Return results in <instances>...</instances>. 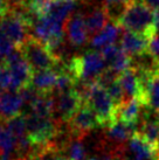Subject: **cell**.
Here are the masks:
<instances>
[{
	"label": "cell",
	"instance_id": "6da1fadb",
	"mask_svg": "<svg viewBox=\"0 0 159 160\" xmlns=\"http://www.w3.org/2000/svg\"><path fill=\"white\" fill-rule=\"evenodd\" d=\"M116 22L123 29L145 36L149 40L157 34L155 27V11L143 0H133L126 5Z\"/></svg>",
	"mask_w": 159,
	"mask_h": 160
},
{
	"label": "cell",
	"instance_id": "7a4b0ae2",
	"mask_svg": "<svg viewBox=\"0 0 159 160\" xmlns=\"http://www.w3.org/2000/svg\"><path fill=\"white\" fill-rule=\"evenodd\" d=\"M19 50L21 52L27 63L31 66L33 72L41 70L55 71L62 62L61 58L53 55L39 40L34 39L32 35L21 47H19Z\"/></svg>",
	"mask_w": 159,
	"mask_h": 160
},
{
	"label": "cell",
	"instance_id": "3957f363",
	"mask_svg": "<svg viewBox=\"0 0 159 160\" xmlns=\"http://www.w3.org/2000/svg\"><path fill=\"white\" fill-rule=\"evenodd\" d=\"M106 69V62L101 53L88 52L82 56L74 58L67 64V71L75 81L93 82Z\"/></svg>",
	"mask_w": 159,
	"mask_h": 160
},
{
	"label": "cell",
	"instance_id": "277c9868",
	"mask_svg": "<svg viewBox=\"0 0 159 160\" xmlns=\"http://www.w3.org/2000/svg\"><path fill=\"white\" fill-rule=\"evenodd\" d=\"M85 104H88L95 111L98 118L100 126L109 128L115 122V105L106 89L98 85L96 81H93L90 83Z\"/></svg>",
	"mask_w": 159,
	"mask_h": 160
},
{
	"label": "cell",
	"instance_id": "5b68a950",
	"mask_svg": "<svg viewBox=\"0 0 159 160\" xmlns=\"http://www.w3.org/2000/svg\"><path fill=\"white\" fill-rule=\"evenodd\" d=\"M25 117L27 136L33 145L47 146L53 142L59 132L58 120H54L53 117H42L33 113H28Z\"/></svg>",
	"mask_w": 159,
	"mask_h": 160
},
{
	"label": "cell",
	"instance_id": "8992f818",
	"mask_svg": "<svg viewBox=\"0 0 159 160\" xmlns=\"http://www.w3.org/2000/svg\"><path fill=\"white\" fill-rule=\"evenodd\" d=\"M0 29L17 48L21 47L25 41L29 38V25L26 19L20 14L11 11H8V13L0 20Z\"/></svg>",
	"mask_w": 159,
	"mask_h": 160
},
{
	"label": "cell",
	"instance_id": "52a82bcc",
	"mask_svg": "<svg viewBox=\"0 0 159 160\" xmlns=\"http://www.w3.org/2000/svg\"><path fill=\"white\" fill-rule=\"evenodd\" d=\"M69 129L73 133L81 138L85 132H89L96 126H100L98 118L95 111L88 104H83L69 120Z\"/></svg>",
	"mask_w": 159,
	"mask_h": 160
},
{
	"label": "cell",
	"instance_id": "ba28073f",
	"mask_svg": "<svg viewBox=\"0 0 159 160\" xmlns=\"http://www.w3.org/2000/svg\"><path fill=\"white\" fill-rule=\"evenodd\" d=\"M83 101L80 97L75 90L71 89L70 91L58 95V99L55 101V111L61 118V122L69 123V120L73 118L77 110L82 107Z\"/></svg>",
	"mask_w": 159,
	"mask_h": 160
},
{
	"label": "cell",
	"instance_id": "9c48e42d",
	"mask_svg": "<svg viewBox=\"0 0 159 160\" xmlns=\"http://www.w3.org/2000/svg\"><path fill=\"white\" fill-rule=\"evenodd\" d=\"M147 45L149 39L145 36L125 31L122 36V49L126 54L132 56H141L147 53Z\"/></svg>",
	"mask_w": 159,
	"mask_h": 160
},
{
	"label": "cell",
	"instance_id": "30bf717a",
	"mask_svg": "<svg viewBox=\"0 0 159 160\" xmlns=\"http://www.w3.org/2000/svg\"><path fill=\"white\" fill-rule=\"evenodd\" d=\"M66 32L71 45L76 47L84 45L88 40L89 34L87 31L85 21H84V18H82L81 15H74L67 20Z\"/></svg>",
	"mask_w": 159,
	"mask_h": 160
},
{
	"label": "cell",
	"instance_id": "8fae6325",
	"mask_svg": "<svg viewBox=\"0 0 159 160\" xmlns=\"http://www.w3.org/2000/svg\"><path fill=\"white\" fill-rule=\"evenodd\" d=\"M23 103L18 92H4L0 98V118L8 120L18 116Z\"/></svg>",
	"mask_w": 159,
	"mask_h": 160
},
{
	"label": "cell",
	"instance_id": "7c38bea8",
	"mask_svg": "<svg viewBox=\"0 0 159 160\" xmlns=\"http://www.w3.org/2000/svg\"><path fill=\"white\" fill-rule=\"evenodd\" d=\"M59 74L54 70H41L33 72L31 80L32 88L42 93H50L54 90V87L56 84Z\"/></svg>",
	"mask_w": 159,
	"mask_h": 160
},
{
	"label": "cell",
	"instance_id": "4fadbf2b",
	"mask_svg": "<svg viewBox=\"0 0 159 160\" xmlns=\"http://www.w3.org/2000/svg\"><path fill=\"white\" fill-rule=\"evenodd\" d=\"M137 123H124L121 120H116L108 128V138L112 142H124L128 139H131L135 133H137Z\"/></svg>",
	"mask_w": 159,
	"mask_h": 160
},
{
	"label": "cell",
	"instance_id": "5bb4252c",
	"mask_svg": "<svg viewBox=\"0 0 159 160\" xmlns=\"http://www.w3.org/2000/svg\"><path fill=\"white\" fill-rule=\"evenodd\" d=\"M137 133L141 136L144 142H147L157 153L159 151V117H156L151 119L149 117H145L143 120L141 128L137 131Z\"/></svg>",
	"mask_w": 159,
	"mask_h": 160
},
{
	"label": "cell",
	"instance_id": "9a60e30c",
	"mask_svg": "<svg viewBox=\"0 0 159 160\" xmlns=\"http://www.w3.org/2000/svg\"><path fill=\"white\" fill-rule=\"evenodd\" d=\"M122 29L123 28L117 22H108V25L100 33L93 36V39L90 41V45L93 46L94 48L101 49L106 47V46L114 45Z\"/></svg>",
	"mask_w": 159,
	"mask_h": 160
},
{
	"label": "cell",
	"instance_id": "2e32d148",
	"mask_svg": "<svg viewBox=\"0 0 159 160\" xmlns=\"http://www.w3.org/2000/svg\"><path fill=\"white\" fill-rule=\"evenodd\" d=\"M129 150L132 154V160H155L157 154V152L138 133H135L129 140Z\"/></svg>",
	"mask_w": 159,
	"mask_h": 160
},
{
	"label": "cell",
	"instance_id": "e0dca14e",
	"mask_svg": "<svg viewBox=\"0 0 159 160\" xmlns=\"http://www.w3.org/2000/svg\"><path fill=\"white\" fill-rule=\"evenodd\" d=\"M118 83L121 84L128 99H132V98L139 99L141 88H139L137 72L133 68H130V69L125 70L119 75Z\"/></svg>",
	"mask_w": 159,
	"mask_h": 160
},
{
	"label": "cell",
	"instance_id": "ac0fdd59",
	"mask_svg": "<svg viewBox=\"0 0 159 160\" xmlns=\"http://www.w3.org/2000/svg\"><path fill=\"white\" fill-rule=\"evenodd\" d=\"M141 103L137 98L129 99L122 104L119 108H117L115 111V122L121 120L124 123H137L141 113Z\"/></svg>",
	"mask_w": 159,
	"mask_h": 160
},
{
	"label": "cell",
	"instance_id": "d6986e66",
	"mask_svg": "<svg viewBox=\"0 0 159 160\" xmlns=\"http://www.w3.org/2000/svg\"><path fill=\"white\" fill-rule=\"evenodd\" d=\"M31 112L33 115L42 117H53V111H55V99L50 93L39 92L31 103Z\"/></svg>",
	"mask_w": 159,
	"mask_h": 160
},
{
	"label": "cell",
	"instance_id": "ffe728a7",
	"mask_svg": "<svg viewBox=\"0 0 159 160\" xmlns=\"http://www.w3.org/2000/svg\"><path fill=\"white\" fill-rule=\"evenodd\" d=\"M109 12L106 7H101V8H96L91 13L87 15V18L84 19L85 21V26H87V31H88L89 35H96L97 33L104 28L108 25V20H109Z\"/></svg>",
	"mask_w": 159,
	"mask_h": 160
},
{
	"label": "cell",
	"instance_id": "44dd1931",
	"mask_svg": "<svg viewBox=\"0 0 159 160\" xmlns=\"http://www.w3.org/2000/svg\"><path fill=\"white\" fill-rule=\"evenodd\" d=\"M145 107L159 115V69L153 71L147 90H146Z\"/></svg>",
	"mask_w": 159,
	"mask_h": 160
},
{
	"label": "cell",
	"instance_id": "7402d4cb",
	"mask_svg": "<svg viewBox=\"0 0 159 160\" xmlns=\"http://www.w3.org/2000/svg\"><path fill=\"white\" fill-rule=\"evenodd\" d=\"M17 150V139L6 125L0 124V152L3 156H12Z\"/></svg>",
	"mask_w": 159,
	"mask_h": 160
},
{
	"label": "cell",
	"instance_id": "603a6c76",
	"mask_svg": "<svg viewBox=\"0 0 159 160\" xmlns=\"http://www.w3.org/2000/svg\"><path fill=\"white\" fill-rule=\"evenodd\" d=\"M5 125L9 130V132L15 137V139L27 136L26 117H25V115H18L13 118H11V119L6 120Z\"/></svg>",
	"mask_w": 159,
	"mask_h": 160
},
{
	"label": "cell",
	"instance_id": "cb8c5ba5",
	"mask_svg": "<svg viewBox=\"0 0 159 160\" xmlns=\"http://www.w3.org/2000/svg\"><path fill=\"white\" fill-rule=\"evenodd\" d=\"M131 63H132V58L131 56L124 52L122 47H121V50L118 52V54L116 55V58L112 60V62L109 64L112 70L117 72L118 75H121L122 72H124L125 70H128L131 68Z\"/></svg>",
	"mask_w": 159,
	"mask_h": 160
},
{
	"label": "cell",
	"instance_id": "d4e9b609",
	"mask_svg": "<svg viewBox=\"0 0 159 160\" xmlns=\"http://www.w3.org/2000/svg\"><path fill=\"white\" fill-rule=\"evenodd\" d=\"M75 139V138H74ZM68 159L69 160H87V150L80 139L70 140L68 145Z\"/></svg>",
	"mask_w": 159,
	"mask_h": 160
},
{
	"label": "cell",
	"instance_id": "484cf974",
	"mask_svg": "<svg viewBox=\"0 0 159 160\" xmlns=\"http://www.w3.org/2000/svg\"><path fill=\"white\" fill-rule=\"evenodd\" d=\"M106 91L109 93V96H110L111 101H112L116 109L121 107L122 104H124L126 101H129L128 98H126V96H125V93H124L121 84L118 83V80L116 81L115 83H112L110 87H108Z\"/></svg>",
	"mask_w": 159,
	"mask_h": 160
},
{
	"label": "cell",
	"instance_id": "4316f807",
	"mask_svg": "<svg viewBox=\"0 0 159 160\" xmlns=\"http://www.w3.org/2000/svg\"><path fill=\"white\" fill-rule=\"evenodd\" d=\"M15 49H17V47L8 40V38L0 29V56L7 58Z\"/></svg>",
	"mask_w": 159,
	"mask_h": 160
},
{
	"label": "cell",
	"instance_id": "83f0119b",
	"mask_svg": "<svg viewBox=\"0 0 159 160\" xmlns=\"http://www.w3.org/2000/svg\"><path fill=\"white\" fill-rule=\"evenodd\" d=\"M11 84H12L11 69L7 64H3V66H0V88L3 90H8L9 91Z\"/></svg>",
	"mask_w": 159,
	"mask_h": 160
},
{
	"label": "cell",
	"instance_id": "f1b7e54d",
	"mask_svg": "<svg viewBox=\"0 0 159 160\" xmlns=\"http://www.w3.org/2000/svg\"><path fill=\"white\" fill-rule=\"evenodd\" d=\"M147 54L155 60L156 62L159 63V35L156 34L149 40L147 45Z\"/></svg>",
	"mask_w": 159,
	"mask_h": 160
},
{
	"label": "cell",
	"instance_id": "f546056e",
	"mask_svg": "<svg viewBox=\"0 0 159 160\" xmlns=\"http://www.w3.org/2000/svg\"><path fill=\"white\" fill-rule=\"evenodd\" d=\"M119 50H121V47H117L116 45H110L104 47V48H102L101 54L102 56L104 58V60H105V62L110 64L112 62V60L116 58V55L118 54Z\"/></svg>",
	"mask_w": 159,
	"mask_h": 160
},
{
	"label": "cell",
	"instance_id": "4dcf8cb0",
	"mask_svg": "<svg viewBox=\"0 0 159 160\" xmlns=\"http://www.w3.org/2000/svg\"><path fill=\"white\" fill-rule=\"evenodd\" d=\"M50 0H19L14 5H25L27 7H39Z\"/></svg>",
	"mask_w": 159,
	"mask_h": 160
},
{
	"label": "cell",
	"instance_id": "1f68e13d",
	"mask_svg": "<svg viewBox=\"0 0 159 160\" xmlns=\"http://www.w3.org/2000/svg\"><path fill=\"white\" fill-rule=\"evenodd\" d=\"M153 11H159V0H143Z\"/></svg>",
	"mask_w": 159,
	"mask_h": 160
},
{
	"label": "cell",
	"instance_id": "d6a6232c",
	"mask_svg": "<svg viewBox=\"0 0 159 160\" xmlns=\"http://www.w3.org/2000/svg\"><path fill=\"white\" fill-rule=\"evenodd\" d=\"M88 160H114L111 156H100V157H91Z\"/></svg>",
	"mask_w": 159,
	"mask_h": 160
},
{
	"label": "cell",
	"instance_id": "836d02e7",
	"mask_svg": "<svg viewBox=\"0 0 159 160\" xmlns=\"http://www.w3.org/2000/svg\"><path fill=\"white\" fill-rule=\"evenodd\" d=\"M3 95H4V92H3V89L0 88V98H1V96H3Z\"/></svg>",
	"mask_w": 159,
	"mask_h": 160
},
{
	"label": "cell",
	"instance_id": "e575fe53",
	"mask_svg": "<svg viewBox=\"0 0 159 160\" xmlns=\"http://www.w3.org/2000/svg\"><path fill=\"white\" fill-rule=\"evenodd\" d=\"M62 1H75V0H62Z\"/></svg>",
	"mask_w": 159,
	"mask_h": 160
},
{
	"label": "cell",
	"instance_id": "d590c367",
	"mask_svg": "<svg viewBox=\"0 0 159 160\" xmlns=\"http://www.w3.org/2000/svg\"><path fill=\"white\" fill-rule=\"evenodd\" d=\"M157 34H158V35H159V32H158V33H157Z\"/></svg>",
	"mask_w": 159,
	"mask_h": 160
},
{
	"label": "cell",
	"instance_id": "8d00e7d4",
	"mask_svg": "<svg viewBox=\"0 0 159 160\" xmlns=\"http://www.w3.org/2000/svg\"><path fill=\"white\" fill-rule=\"evenodd\" d=\"M0 20H1V17H0Z\"/></svg>",
	"mask_w": 159,
	"mask_h": 160
}]
</instances>
